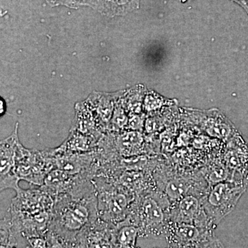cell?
<instances>
[{
    "instance_id": "19",
    "label": "cell",
    "mask_w": 248,
    "mask_h": 248,
    "mask_svg": "<svg viewBox=\"0 0 248 248\" xmlns=\"http://www.w3.org/2000/svg\"><path fill=\"white\" fill-rule=\"evenodd\" d=\"M166 104L164 98H159L158 96L148 95L145 99L143 109L146 113H153L161 110Z\"/></svg>"
},
{
    "instance_id": "6",
    "label": "cell",
    "mask_w": 248,
    "mask_h": 248,
    "mask_svg": "<svg viewBox=\"0 0 248 248\" xmlns=\"http://www.w3.org/2000/svg\"><path fill=\"white\" fill-rule=\"evenodd\" d=\"M247 188V183L226 180L209 186L202 203L212 224L216 228L234 210Z\"/></svg>"
},
{
    "instance_id": "4",
    "label": "cell",
    "mask_w": 248,
    "mask_h": 248,
    "mask_svg": "<svg viewBox=\"0 0 248 248\" xmlns=\"http://www.w3.org/2000/svg\"><path fill=\"white\" fill-rule=\"evenodd\" d=\"M99 219L115 226L126 219L137 196L115 179L93 178Z\"/></svg>"
},
{
    "instance_id": "9",
    "label": "cell",
    "mask_w": 248,
    "mask_h": 248,
    "mask_svg": "<svg viewBox=\"0 0 248 248\" xmlns=\"http://www.w3.org/2000/svg\"><path fill=\"white\" fill-rule=\"evenodd\" d=\"M214 238V230L176 223H171L165 236L171 248H198Z\"/></svg>"
},
{
    "instance_id": "10",
    "label": "cell",
    "mask_w": 248,
    "mask_h": 248,
    "mask_svg": "<svg viewBox=\"0 0 248 248\" xmlns=\"http://www.w3.org/2000/svg\"><path fill=\"white\" fill-rule=\"evenodd\" d=\"M18 124H16L15 131L9 138L2 140L0 144V190L6 189L16 191L20 190L19 183L20 179L16 171V155L18 143Z\"/></svg>"
},
{
    "instance_id": "11",
    "label": "cell",
    "mask_w": 248,
    "mask_h": 248,
    "mask_svg": "<svg viewBox=\"0 0 248 248\" xmlns=\"http://www.w3.org/2000/svg\"><path fill=\"white\" fill-rule=\"evenodd\" d=\"M223 161L231 173L230 180L248 183V143L239 132L228 141Z\"/></svg>"
},
{
    "instance_id": "18",
    "label": "cell",
    "mask_w": 248,
    "mask_h": 248,
    "mask_svg": "<svg viewBox=\"0 0 248 248\" xmlns=\"http://www.w3.org/2000/svg\"><path fill=\"white\" fill-rule=\"evenodd\" d=\"M139 237L140 232L138 227L127 218L114 228V248H138L136 244Z\"/></svg>"
},
{
    "instance_id": "29",
    "label": "cell",
    "mask_w": 248,
    "mask_h": 248,
    "mask_svg": "<svg viewBox=\"0 0 248 248\" xmlns=\"http://www.w3.org/2000/svg\"><path fill=\"white\" fill-rule=\"evenodd\" d=\"M170 248L168 247V248Z\"/></svg>"
},
{
    "instance_id": "8",
    "label": "cell",
    "mask_w": 248,
    "mask_h": 248,
    "mask_svg": "<svg viewBox=\"0 0 248 248\" xmlns=\"http://www.w3.org/2000/svg\"><path fill=\"white\" fill-rule=\"evenodd\" d=\"M171 223H186L215 231L202 203V197L188 195L171 203Z\"/></svg>"
},
{
    "instance_id": "13",
    "label": "cell",
    "mask_w": 248,
    "mask_h": 248,
    "mask_svg": "<svg viewBox=\"0 0 248 248\" xmlns=\"http://www.w3.org/2000/svg\"><path fill=\"white\" fill-rule=\"evenodd\" d=\"M114 228L115 226L98 218L80 234L78 248H115Z\"/></svg>"
},
{
    "instance_id": "20",
    "label": "cell",
    "mask_w": 248,
    "mask_h": 248,
    "mask_svg": "<svg viewBox=\"0 0 248 248\" xmlns=\"http://www.w3.org/2000/svg\"><path fill=\"white\" fill-rule=\"evenodd\" d=\"M146 114H133L129 115V120L127 130L133 131H143L146 123Z\"/></svg>"
},
{
    "instance_id": "7",
    "label": "cell",
    "mask_w": 248,
    "mask_h": 248,
    "mask_svg": "<svg viewBox=\"0 0 248 248\" xmlns=\"http://www.w3.org/2000/svg\"><path fill=\"white\" fill-rule=\"evenodd\" d=\"M54 169L51 149L44 151L24 148L19 142L16 155V171L20 181L40 187L48 173Z\"/></svg>"
},
{
    "instance_id": "1",
    "label": "cell",
    "mask_w": 248,
    "mask_h": 248,
    "mask_svg": "<svg viewBox=\"0 0 248 248\" xmlns=\"http://www.w3.org/2000/svg\"><path fill=\"white\" fill-rule=\"evenodd\" d=\"M54 200L48 232L58 236L67 248H78L80 234L99 218L97 192L93 180L85 181Z\"/></svg>"
},
{
    "instance_id": "14",
    "label": "cell",
    "mask_w": 248,
    "mask_h": 248,
    "mask_svg": "<svg viewBox=\"0 0 248 248\" xmlns=\"http://www.w3.org/2000/svg\"><path fill=\"white\" fill-rule=\"evenodd\" d=\"M92 180L82 176L73 175L69 173L58 169L50 171L40 186L54 199L58 196L68 193L85 181Z\"/></svg>"
},
{
    "instance_id": "17",
    "label": "cell",
    "mask_w": 248,
    "mask_h": 248,
    "mask_svg": "<svg viewBox=\"0 0 248 248\" xmlns=\"http://www.w3.org/2000/svg\"><path fill=\"white\" fill-rule=\"evenodd\" d=\"M101 139L71 130V134L68 139L56 149L60 153L70 154L91 153L97 151L98 143Z\"/></svg>"
},
{
    "instance_id": "27",
    "label": "cell",
    "mask_w": 248,
    "mask_h": 248,
    "mask_svg": "<svg viewBox=\"0 0 248 248\" xmlns=\"http://www.w3.org/2000/svg\"><path fill=\"white\" fill-rule=\"evenodd\" d=\"M179 1H190V0H179Z\"/></svg>"
},
{
    "instance_id": "25",
    "label": "cell",
    "mask_w": 248,
    "mask_h": 248,
    "mask_svg": "<svg viewBox=\"0 0 248 248\" xmlns=\"http://www.w3.org/2000/svg\"><path fill=\"white\" fill-rule=\"evenodd\" d=\"M234 1L236 4H239L246 11L248 9V0H231Z\"/></svg>"
},
{
    "instance_id": "21",
    "label": "cell",
    "mask_w": 248,
    "mask_h": 248,
    "mask_svg": "<svg viewBox=\"0 0 248 248\" xmlns=\"http://www.w3.org/2000/svg\"><path fill=\"white\" fill-rule=\"evenodd\" d=\"M28 248H48V241L45 236H35L26 239Z\"/></svg>"
},
{
    "instance_id": "16",
    "label": "cell",
    "mask_w": 248,
    "mask_h": 248,
    "mask_svg": "<svg viewBox=\"0 0 248 248\" xmlns=\"http://www.w3.org/2000/svg\"><path fill=\"white\" fill-rule=\"evenodd\" d=\"M140 0H81V5H88L106 16H125L140 7Z\"/></svg>"
},
{
    "instance_id": "28",
    "label": "cell",
    "mask_w": 248,
    "mask_h": 248,
    "mask_svg": "<svg viewBox=\"0 0 248 248\" xmlns=\"http://www.w3.org/2000/svg\"><path fill=\"white\" fill-rule=\"evenodd\" d=\"M246 13L248 14V9L246 10Z\"/></svg>"
},
{
    "instance_id": "12",
    "label": "cell",
    "mask_w": 248,
    "mask_h": 248,
    "mask_svg": "<svg viewBox=\"0 0 248 248\" xmlns=\"http://www.w3.org/2000/svg\"><path fill=\"white\" fill-rule=\"evenodd\" d=\"M198 115L201 128L212 138L228 142L237 132L231 121L218 110L200 112Z\"/></svg>"
},
{
    "instance_id": "22",
    "label": "cell",
    "mask_w": 248,
    "mask_h": 248,
    "mask_svg": "<svg viewBox=\"0 0 248 248\" xmlns=\"http://www.w3.org/2000/svg\"><path fill=\"white\" fill-rule=\"evenodd\" d=\"M46 1L53 6L62 5L73 9H76L81 5V0H46Z\"/></svg>"
},
{
    "instance_id": "23",
    "label": "cell",
    "mask_w": 248,
    "mask_h": 248,
    "mask_svg": "<svg viewBox=\"0 0 248 248\" xmlns=\"http://www.w3.org/2000/svg\"><path fill=\"white\" fill-rule=\"evenodd\" d=\"M46 237L48 241V248H68L63 241L50 232H47Z\"/></svg>"
},
{
    "instance_id": "3",
    "label": "cell",
    "mask_w": 248,
    "mask_h": 248,
    "mask_svg": "<svg viewBox=\"0 0 248 248\" xmlns=\"http://www.w3.org/2000/svg\"><path fill=\"white\" fill-rule=\"evenodd\" d=\"M128 218L139 229L140 238H165L171 224V202L156 187L137 196Z\"/></svg>"
},
{
    "instance_id": "2",
    "label": "cell",
    "mask_w": 248,
    "mask_h": 248,
    "mask_svg": "<svg viewBox=\"0 0 248 248\" xmlns=\"http://www.w3.org/2000/svg\"><path fill=\"white\" fill-rule=\"evenodd\" d=\"M54 203L53 197L41 187L21 188L7 210L13 230L24 239L45 236L51 222Z\"/></svg>"
},
{
    "instance_id": "15",
    "label": "cell",
    "mask_w": 248,
    "mask_h": 248,
    "mask_svg": "<svg viewBox=\"0 0 248 248\" xmlns=\"http://www.w3.org/2000/svg\"><path fill=\"white\" fill-rule=\"evenodd\" d=\"M114 149L120 157L128 158L146 155V140L141 132L124 130L112 133Z\"/></svg>"
},
{
    "instance_id": "24",
    "label": "cell",
    "mask_w": 248,
    "mask_h": 248,
    "mask_svg": "<svg viewBox=\"0 0 248 248\" xmlns=\"http://www.w3.org/2000/svg\"><path fill=\"white\" fill-rule=\"evenodd\" d=\"M198 248H226L221 244L219 240L217 239L216 237L214 238L213 239L210 241H207L204 243L202 246H200Z\"/></svg>"
},
{
    "instance_id": "26",
    "label": "cell",
    "mask_w": 248,
    "mask_h": 248,
    "mask_svg": "<svg viewBox=\"0 0 248 248\" xmlns=\"http://www.w3.org/2000/svg\"><path fill=\"white\" fill-rule=\"evenodd\" d=\"M6 107L4 100L1 99V102H0V114H1V116L4 115L5 112H6Z\"/></svg>"
},
{
    "instance_id": "5",
    "label": "cell",
    "mask_w": 248,
    "mask_h": 248,
    "mask_svg": "<svg viewBox=\"0 0 248 248\" xmlns=\"http://www.w3.org/2000/svg\"><path fill=\"white\" fill-rule=\"evenodd\" d=\"M152 175L156 188L167 196L171 203L188 195L202 197L210 186L202 173L174 170L159 159L152 170Z\"/></svg>"
}]
</instances>
